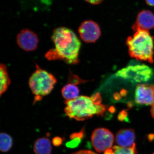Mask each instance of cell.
<instances>
[{"label":"cell","mask_w":154,"mask_h":154,"mask_svg":"<svg viewBox=\"0 0 154 154\" xmlns=\"http://www.w3.org/2000/svg\"><path fill=\"white\" fill-rule=\"evenodd\" d=\"M51 39L55 46L49 51L45 57L49 60H61L70 65L79 63L81 42L75 33L66 27L55 28Z\"/></svg>","instance_id":"obj_1"},{"label":"cell","mask_w":154,"mask_h":154,"mask_svg":"<svg viewBox=\"0 0 154 154\" xmlns=\"http://www.w3.org/2000/svg\"><path fill=\"white\" fill-rule=\"evenodd\" d=\"M101 102L102 98L98 93L91 97L79 96L74 100L65 101L64 111L70 119L84 121L94 115H103L107 107L101 104Z\"/></svg>","instance_id":"obj_2"},{"label":"cell","mask_w":154,"mask_h":154,"mask_svg":"<svg viewBox=\"0 0 154 154\" xmlns=\"http://www.w3.org/2000/svg\"><path fill=\"white\" fill-rule=\"evenodd\" d=\"M128 52L131 57L137 60L153 62L154 38L148 30H139L126 40Z\"/></svg>","instance_id":"obj_3"},{"label":"cell","mask_w":154,"mask_h":154,"mask_svg":"<svg viewBox=\"0 0 154 154\" xmlns=\"http://www.w3.org/2000/svg\"><path fill=\"white\" fill-rule=\"evenodd\" d=\"M36 67L29 80V87L34 96V103L50 94L57 82L52 74L40 68L37 65Z\"/></svg>","instance_id":"obj_4"},{"label":"cell","mask_w":154,"mask_h":154,"mask_svg":"<svg viewBox=\"0 0 154 154\" xmlns=\"http://www.w3.org/2000/svg\"><path fill=\"white\" fill-rule=\"evenodd\" d=\"M114 137L109 130L104 128H97L91 136V142L94 149L98 152H105L113 147Z\"/></svg>","instance_id":"obj_5"},{"label":"cell","mask_w":154,"mask_h":154,"mask_svg":"<svg viewBox=\"0 0 154 154\" xmlns=\"http://www.w3.org/2000/svg\"><path fill=\"white\" fill-rule=\"evenodd\" d=\"M118 75L125 79L140 82L148 81L152 75V71L151 69L146 66L137 65L122 69L118 72Z\"/></svg>","instance_id":"obj_6"},{"label":"cell","mask_w":154,"mask_h":154,"mask_svg":"<svg viewBox=\"0 0 154 154\" xmlns=\"http://www.w3.org/2000/svg\"><path fill=\"white\" fill-rule=\"evenodd\" d=\"M80 37L87 43L96 42L101 34L99 25L92 20H86L82 23L79 29Z\"/></svg>","instance_id":"obj_7"},{"label":"cell","mask_w":154,"mask_h":154,"mask_svg":"<svg viewBox=\"0 0 154 154\" xmlns=\"http://www.w3.org/2000/svg\"><path fill=\"white\" fill-rule=\"evenodd\" d=\"M17 41L20 48L25 51H31L37 48L39 40L34 32L29 29H25L18 33Z\"/></svg>","instance_id":"obj_8"},{"label":"cell","mask_w":154,"mask_h":154,"mask_svg":"<svg viewBox=\"0 0 154 154\" xmlns=\"http://www.w3.org/2000/svg\"><path fill=\"white\" fill-rule=\"evenodd\" d=\"M135 100L140 105H152L154 103V85H138L136 89Z\"/></svg>","instance_id":"obj_9"},{"label":"cell","mask_w":154,"mask_h":154,"mask_svg":"<svg viewBox=\"0 0 154 154\" xmlns=\"http://www.w3.org/2000/svg\"><path fill=\"white\" fill-rule=\"evenodd\" d=\"M135 32L139 30H148L154 28V14L149 10H143L139 12L136 20L133 25Z\"/></svg>","instance_id":"obj_10"},{"label":"cell","mask_w":154,"mask_h":154,"mask_svg":"<svg viewBox=\"0 0 154 154\" xmlns=\"http://www.w3.org/2000/svg\"><path fill=\"white\" fill-rule=\"evenodd\" d=\"M135 133L131 128H126L119 131L116 136V143L122 147H129L134 143Z\"/></svg>","instance_id":"obj_11"},{"label":"cell","mask_w":154,"mask_h":154,"mask_svg":"<svg viewBox=\"0 0 154 154\" xmlns=\"http://www.w3.org/2000/svg\"><path fill=\"white\" fill-rule=\"evenodd\" d=\"M35 154H51L52 151L51 142L47 137L39 138L35 141L33 146Z\"/></svg>","instance_id":"obj_12"},{"label":"cell","mask_w":154,"mask_h":154,"mask_svg":"<svg viewBox=\"0 0 154 154\" xmlns=\"http://www.w3.org/2000/svg\"><path fill=\"white\" fill-rule=\"evenodd\" d=\"M61 94L66 101L74 100L79 96V89L77 84L71 82L68 83L62 89Z\"/></svg>","instance_id":"obj_13"},{"label":"cell","mask_w":154,"mask_h":154,"mask_svg":"<svg viewBox=\"0 0 154 154\" xmlns=\"http://www.w3.org/2000/svg\"><path fill=\"white\" fill-rule=\"evenodd\" d=\"M0 94L2 96L7 91L11 84V80L9 78L7 66L4 64H1L0 66Z\"/></svg>","instance_id":"obj_14"},{"label":"cell","mask_w":154,"mask_h":154,"mask_svg":"<svg viewBox=\"0 0 154 154\" xmlns=\"http://www.w3.org/2000/svg\"><path fill=\"white\" fill-rule=\"evenodd\" d=\"M104 154H137L135 144L129 147H122L115 146L112 148L107 150Z\"/></svg>","instance_id":"obj_15"},{"label":"cell","mask_w":154,"mask_h":154,"mask_svg":"<svg viewBox=\"0 0 154 154\" xmlns=\"http://www.w3.org/2000/svg\"><path fill=\"white\" fill-rule=\"evenodd\" d=\"M13 139L11 136L5 133H1L0 135V150L3 152L10 151L13 146Z\"/></svg>","instance_id":"obj_16"},{"label":"cell","mask_w":154,"mask_h":154,"mask_svg":"<svg viewBox=\"0 0 154 154\" xmlns=\"http://www.w3.org/2000/svg\"><path fill=\"white\" fill-rule=\"evenodd\" d=\"M84 134L83 130L79 132L72 134L70 136L71 141L66 143L67 146L69 148H74L79 145L83 137Z\"/></svg>","instance_id":"obj_17"},{"label":"cell","mask_w":154,"mask_h":154,"mask_svg":"<svg viewBox=\"0 0 154 154\" xmlns=\"http://www.w3.org/2000/svg\"><path fill=\"white\" fill-rule=\"evenodd\" d=\"M62 139L60 137H55L53 139L52 142L53 144L56 146H60L62 143Z\"/></svg>","instance_id":"obj_18"},{"label":"cell","mask_w":154,"mask_h":154,"mask_svg":"<svg viewBox=\"0 0 154 154\" xmlns=\"http://www.w3.org/2000/svg\"><path fill=\"white\" fill-rule=\"evenodd\" d=\"M87 2L93 5H98L102 2L104 0H85Z\"/></svg>","instance_id":"obj_19"},{"label":"cell","mask_w":154,"mask_h":154,"mask_svg":"<svg viewBox=\"0 0 154 154\" xmlns=\"http://www.w3.org/2000/svg\"><path fill=\"white\" fill-rule=\"evenodd\" d=\"M72 154H97L90 150H81Z\"/></svg>","instance_id":"obj_20"},{"label":"cell","mask_w":154,"mask_h":154,"mask_svg":"<svg viewBox=\"0 0 154 154\" xmlns=\"http://www.w3.org/2000/svg\"><path fill=\"white\" fill-rule=\"evenodd\" d=\"M145 2L148 5L154 7V0H145Z\"/></svg>","instance_id":"obj_21"},{"label":"cell","mask_w":154,"mask_h":154,"mask_svg":"<svg viewBox=\"0 0 154 154\" xmlns=\"http://www.w3.org/2000/svg\"><path fill=\"white\" fill-rule=\"evenodd\" d=\"M151 114L152 117L154 119V103L152 106L151 109Z\"/></svg>","instance_id":"obj_22"},{"label":"cell","mask_w":154,"mask_h":154,"mask_svg":"<svg viewBox=\"0 0 154 154\" xmlns=\"http://www.w3.org/2000/svg\"><path fill=\"white\" fill-rule=\"evenodd\" d=\"M153 154H154V153H153Z\"/></svg>","instance_id":"obj_23"}]
</instances>
